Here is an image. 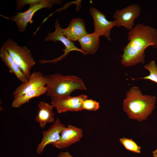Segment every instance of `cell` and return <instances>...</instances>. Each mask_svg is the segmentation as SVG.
Wrapping results in <instances>:
<instances>
[{"label":"cell","instance_id":"7a4b0ae2","mask_svg":"<svg viewBox=\"0 0 157 157\" xmlns=\"http://www.w3.org/2000/svg\"><path fill=\"white\" fill-rule=\"evenodd\" d=\"M156 101V96L144 95L138 87L133 86L126 93L123 109L129 118L141 122L152 113Z\"/></svg>","mask_w":157,"mask_h":157},{"label":"cell","instance_id":"7402d4cb","mask_svg":"<svg viewBox=\"0 0 157 157\" xmlns=\"http://www.w3.org/2000/svg\"><path fill=\"white\" fill-rule=\"evenodd\" d=\"M57 157H73L68 152H61L58 155Z\"/></svg>","mask_w":157,"mask_h":157},{"label":"cell","instance_id":"d6986e66","mask_svg":"<svg viewBox=\"0 0 157 157\" xmlns=\"http://www.w3.org/2000/svg\"><path fill=\"white\" fill-rule=\"evenodd\" d=\"M119 142L127 150L135 153H140L141 147L132 139L123 138L120 139Z\"/></svg>","mask_w":157,"mask_h":157},{"label":"cell","instance_id":"5b68a950","mask_svg":"<svg viewBox=\"0 0 157 157\" xmlns=\"http://www.w3.org/2000/svg\"><path fill=\"white\" fill-rule=\"evenodd\" d=\"M61 0H44L42 2L30 6L29 8L25 12H18L10 18V19L16 24L19 31L23 32L27 24H32L33 17L37 11L44 8H51L54 4H61Z\"/></svg>","mask_w":157,"mask_h":157},{"label":"cell","instance_id":"44dd1931","mask_svg":"<svg viewBox=\"0 0 157 157\" xmlns=\"http://www.w3.org/2000/svg\"><path fill=\"white\" fill-rule=\"evenodd\" d=\"M44 0H17V10H21L26 5H33L36 3L42 2Z\"/></svg>","mask_w":157,"mask_h":157},{"label":"cell","instance_id":"52a82bcc","mask_svg":"<svg viewBox=\"0 0 157 157\" xmlns=\"http://www.w3.org/2000/svg\"><path fill=\"white\" fill-rule=\"evenodd\" d=\"M140 6L137 4H132L121 10H117L113 16L115 19L116 26H123L131 30L134 26V20L140 15Z\"/></svg>","mask_w":157,"mask_h":157},{"label":"cell","instance_id":"6da1fadb","mask_svg":"<svg viewBox=\"0 0 157 157\" xmlns=\"http://www.w3.org/2000/svg\"><path fill=\"white\" fill-rule=\"evenodd\" d=\"M129 42L124 48L121 64L125 67L145 63V50L148 47L157 48V29L148 25L137 24L129 31Z\"/></svg>","mask_w":157,"mask_h":157},{"label":"cell","instance_id":"ac0fdd59","mask_svg":"<svg viewBox=\"0 0 157 157\" xmlns=\"http://www.w3.org/2000/svg\"><path fill=\"white\" fill-rule=\"evenodd\" d=\"M144 68L149 72V75L142 78L131 79L133 80L136 79H146L157 83V66L155 61L151 60L149 63L145 65Z\"/></svg>","mask_w":157,"mask_h":157},{"label":"cell","instance_id":"8992f818","mask_svg":"<svg viewBox=\"0 0 157 157\" xmlns=\"http://www.w3.org/2000/svg\"><path fill=\"white\" fill-rule=\"evenodd\" d=\"M55 30L53 33H50L44 38L45 41H60L65 46V49L63 51L64 53L61 56L54 59L51 60H43V64L47 63H55L61 60L64 58L71 51H77L82 53L81 49L77 47L71 40L64 35L62 33V28L61 27L58 21L56 19L55 23Z\"/></svg>","mask_w":157,"mask_h":157},{"label":"cell","instance_id":"9c48e42d","mask_svg":"<svg viewBox=\"0 0 157 157\" xmlns=\"http://www.w3.org/2000/svg\"><path fill=\"white\" fill-rule=\"evenodd\" d=\"M89 13L94 21V32L99 37L104 36L108 40L111 41L110 31L113 27L116 26L115 20L113 21H108L103 13L93 7L90 8Z\"/></svg>","mask_w":157,"mask_h":157},{"label":"cell","instance_id":"4fadbf2b","mask_svg":"<svg viewBox=\"0 0 157 157\" xmlns=\"http://www.w3.org/2000/svg\"><path fill=\"white\" fill-rule=\"evenodd\" d=\"M62 33L71 41H78L87 33L85 22L80 18L72 19L67 27L62 28Z\"/></svg>","mask_w":157,"mask_h":157},{"label":"cell","instance_id":"7c38bea8","mask_svg":"<svg viewBox=\"0 0 157 157\" xmlns=\"http://www.w3.org/2000/svg\"><path fill=\"white\" fill-rule=\"evenodd\" d=\"M45 76L40 72H33L28 78V81L22 83L13 92V97L21 96L33 90L45 87Z\"/></svg>","mask_w":157,"mask_h":157},{"label":"cell","instance_id":"277c9868","mask_svg":"<svg viewBox=\"0 0 157 157\" xmlns=\"http://www.w3.org/2000/svg\"><path fill=\"white\" fill-rule=\"evenodd\" d=\"M2 47L8 53L14 61L28 78L31 74V70L35 65L31 51L25 46L19 45L14 40L8 39Z\"/></svg>","mask_w":157,"mask_h":157},{"label":"cell","instance_id":"2e32d148","mask_svg":"<svg viewBox=\"0 0 157 157\" xmlns=\"http://www.w3.org/2000/svg\"><path fill=\"white\" fill-rule=\"evenodd\" d=\"M0 57L5 65L9 68V72L14 74L22 83L26 82L28 78L10 56L8 52L2 47L0 50Z\"/></svg>","mask_w":157,"mask_h":157},{"label":"cell","instance_id":"5bb4252c","mask_svg":"<svg viewBox=\"0 0 157 157\" xmlns=\"http://www.w3.org/2000/svg\"><path fill=\"white\" fill-rule=\"evenodd\" d=\"M38 106V109L35 120L39 123L40 127L44 128L47 123L54 122L55 114L53 110L54 107L51 104L41 101Z\"/></svg>","mask_w":157,"mask_h":157},{"label":"cell","instance_id":"603a6c76","mask_svg":"<svg viewBox=\"0 0 157 157\" xmlns=\"http://www.w3.org/2000/svg\"><path fill=\"white\" fill-rule=\"evenodd\" d=\"M153 156L154 157H157V148L155 150L152 152Z\"/></svg>","mask_w":157,"mask_h":157},{"label":"cell","instance_id":"ffe728a7","mask_svg":"<svg viewBox=\"0 0 157 157\" xmlns=\"http://www.w3.org/2000/svg\"><path fill=\"white\" fill-rule=\"evenodd\" d=\"M82 106L83 110L96 111L99 109V104L95 100L87 99L83 101Z\"/></svg>","mask_w":157,"mask_h":157},{"label":"cell","instance_id":"9a60e30c","mask_svg":"<svg viewBox=\"0 0 157 157\" xmlns=\"http://www.w3.org/2000/svg\"><path fill=\"white\" fill-rule=\"evenodd\" d=\"M99 37L94 32L87 33L78 40L83 54H92L96 52L99 46Z\"/></svg>","mask_w":157,"mask_h":157},{"label":"cell","instance_id":"ba28073f","mask_svg":"<svg viewBox=\"0 0 157 157\" xmlns=\"http://www.w3.org/2000/svg\"><path fill=\"white\" fill-rule=\"evenodd\" d=\"M88 97L83 94L74 97L67 96L52 101L51 104L58 113L81 111L83 110V102Z\"/></svg>","mask_w":157,"mask_h":157},{"label":"cell","instance_id":"30bf717a","mask_svg":"<svg viewBox=\"0 0 157 157\" xmlns=\"http://www.w3.org/2000/svg\"><path fill=\"white\" fill-rule=\"evenodd\" d=\"M83 133L81 129L68 125L62 130L59 140L51 145L60 149L67 148L79 141L83 136Z\"/></svg>","mask_w":157,"mask_h":157},{"label":"cell","instance_id":"e0dca14e","mask_svg":"<svg viewBox=\"0 0 157 157\" xmlns=\"http://www.w3.org/2000/svg\"><path fill=\"white\" fill-rule=\"evenodd\" d=\"M46 91V87H42L28 91L21 96L14 97L12 107L20 108L23 105L28 102L31 99L45 94Z\"/></svg>","mask_w":157,"mask_h":157},{"label":"cell","instance_id":"8fae6325","mask_svg":"<svg viewBox=\"0 0 157 157\" xmlns=\"http://www.w3.org/2000/svg\"><path fill=\"white\" fill-rule=\"evenodd\" d=\"M65 127V125L62 123L59 119L57 117L53 125L48 130L42 132L43 138L37 146V153L41 154L46 146L58 141L60 138L61 132Z\"/></svg>","mask_w":157,"mask_h":157},{"label":"cell","instance_id":"3957f363","mask_svg":"<svg viewBox=\"0 0 157 157\" xmlns=\"http://www.w3.org/2000/svg\"><path fill=\"white\" fill-rule=\"evenodd\" d=\"M46 95L52 101L70 95L77 90H86L82 79L73 76H64L55 73L45 76Z\"/></svg>","mask_w":157,"mask_h":157}]
</instances>
